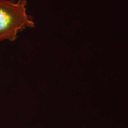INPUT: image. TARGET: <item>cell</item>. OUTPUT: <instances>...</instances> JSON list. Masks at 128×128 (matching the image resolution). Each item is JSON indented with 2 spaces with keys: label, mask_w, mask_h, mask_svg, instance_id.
<instances>
[{
  "label": "cell",
  "mask_w": 128,
  "mask_h": 128,
  "mask_svg": "<svg viewBox=\"0 0 128 128\" xmlns=\"http://www.w3.org/2000/svg\"><path fill=\"white\" fill-rule=\"evenodd\" d=\"M27 0H0V42L15 41L19 32L35 27Z\"/></svg>",
  "instance_id": "6da1fadb"
}]
</instances>
